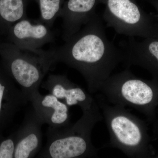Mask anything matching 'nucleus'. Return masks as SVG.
<instances>
[{
  "instance_id": "9",
  "label": "nucleus",
  "mask_w": 158,
  "mask_h": 158,
  "mask_svg": "<svg viewBox=\"0 0 158 158\" xmlns=\"http://www.w3.org/2000/svg\"><path fill=\"white\" fill-rule=\"evenodd\" d=\"M44 124L33 107L27 111L21 126L16 132L15 158H34L41 149Z\"/></svg>"
},
{
  "instance_id": "2",
  "label": "nucleus",
  "mask_w": 158,
  "mask_h": 158,
  "mask_svg": "<svg viewBox=\"0 0 158 158\" xmlns=\"http://www.w3.org/2000/svg\"><path fill=\"white\" fill-rule=\"evenodd\" d=\"M102 119L98 103L83 111L80 119L73 124L61 127H49L47 143L37 158H82L97 156L98 149L91 141V132L97 123Z\"/></svg>"
},
{
  "instance_id": "8",
  "label": "nucleus",
  "mask_w": 158,
  "mask_h": 158,
  "mask_svg": "<svg viewBox=\"0 0 158 158\" xmlns=\"http://www.w3.org/2000/svg\"><path fill=\"white\" fill-rule=\"evenodd\" d=\"M40 86L68 106H78L82 111L91 109L97 104L91 94L72 82L66 75L50 74Z\"/></svg>"
},
{
  "instance_id": "10",
  "label": "nucleus",
  "mask_w": 158,
  "mask_h": 158,
  "mask_svg": "<svg viewBox=\"0 0 158 158\" xmlns=\"http://www.w3.org/2000/svg\"><path fill=\"white\" fill-rule=\"evenodd\" d=\"M120 45L126 67L138 65L158 74V38H144L138 41L135 37H128Z\"/></svg>"
},
{
  "instance_id": "16",
  "label": "nucleus",
  "mask_w": 158,
  "mask_h": 158,
  "mask_svg": "<svg viewBox=\"0 0 158 158\" xmlns=\"http://www.w3.org/2000/svg\"><path fill=\"white\" fill-rule=\"evenodd\" d=\"M156 8L158 14H157V15H156V17L157 19L158 20V4L157 6H156Z\"/></svg>"
},
{
  "instance_id": "5",
  "label": "nucleus",
  "mask_w": 158,
  "mask_h": 158,
  "mask_svg": "<svg viewBox=\"0 0 158 158\" xmlns=\"http://www.w3.org/2000/svg\"><path fill=\"white\" fill-rule=\"evenodd\" d=\"M97 103L110 133V146L135 158L143 139L141 128L135 115L120 106H110L102 100Z\"/></svg>"
},
{
  "instance_id": "7",
  "label": "nucleus",
  "mask_w": 158,
  "mask_h": 158,
  "mask_svg": "<svg viewBox=\"0 0 158 158\" xmlns=\"http://www.w3.org/2000/svg\"><path fill=\"white\" fill-rule=\"evenodd\" d=\"M50 28L43 23L37 21L34 23L26 18L11 26L9 34L13 44L18 48L44 55L47 51L43 50L41 48L56 40Z\"/></svg>"
},
{
  "instance_id": "11",
  "label": "nucleus",
  "mask_w": 158,
  "mask_h": 158,
  "mask_svg": "<svg viewBox=\"0 0 158 158\" xmlns=\"http://www.w3.org/2000/svg\"><path fill=\"white\" fill-rule=\"evenodd\" d=\"M96 0H69L59 17L62 19V38L67 41L87 24L95 14Z\"/></svg>"
},
{
  "instance_id": "4",
  "label": "nucleus",
  "mask_w": 158,
  "mask_h": 158,
  "mask_svg": "<svg viewBox=\"0 0 158 158\" xmlns=\"http://www.w3.org/2000/svg\"><path fill=\"white\" fill-rule=\"evenodd\" d=\"M103 20L117 34L128 37L158 38V20L131 0H107Z\"/></svg>"
},
{
  "instance_id": "1",
  "label": "nucleus",
  "mask_w": 158,
  "mask_h": 158,
  "mask_svg": "<svg viewBox=\"0 0 158 158\" xmlns=\"http://www.w3.org/2000/svg\"><path fill=\"white\" fill-rule=\"evenodd\" d=\"M53 65L62 63L78 71L91 94L123 61V53L108 38L103 19L95 13L89 22L58 48L51 50Z\"/></svg>"
},
{
  "instance_id": "13",
  "label": "nucleus",
  "mask_w": 158,
  "mask_h": 158,
  "mask_svg": "<svg viewBox=\"0 0 158 158\" xmlns=\"http://www.w3.org/2000/svg\"><path fill=\"white\" fill-rule=\"evenodd\" d=\"M26 0H0V21L8 28L26 18Z\"/></svg>"
},
{
  "instance_id": "6",
  "label": "nucleus",
  "mask_w": 158,
  "mask_h": 158,
  "mask_svg": "<svg viewBox=\"0 0 158 158\" xmlns=\"http://www.w3.org/2000/svg\"><path fill=\"white\" fill-rule=\"evenodd\" d=\"M129 68L111 75L98 91L113 105L138 109L152 102L153 91L147 82L135 76Z\"/></svg>"
},
{
  "instance_id": "15",
  "label": "nucleus",
  "mask_w": 158,
  "mask_h": 158,
  "mask_svg": "<svg viewBox=\"0 0 158 158\" xmlns=\"http://www.w3.org/2000/svg\"><path fill=\"white\" fill-rule=\"evenodd\" d=\"M16 143V133L2 141L0 143V158H14Z\"/></svg>"
},
{
  "instance_id": "14",
  "label": "nucleus",
  "mask_w": 158,
  "mask_h": 158,
  "mask_svg": "<svg viewBox=\"0 0 158 158\" xmlns=\"http://www.w3.org/2000/svg\"><path fill=\"white\" fill-rule=\"evenodd\" d=\"M40 10L39 22L43 23L50 28L54 23L62 9V0H37Z\"/></svg>"
},
{
  "instance_id": "3",
  "label": "nucleus",
  "mask_w": 158,
  "mask_h": 158,
  "mask_svg": "<svg viewBox=\"0 0 158 158\" xmlns=\"http://www.w3.org/2000/svg\"><path fill=\"white\" fill-rule=\"evenodd\" d=\"M0 50L11 76L28 101H30L32 96L39 91L44 78L53 66L51 51L39 55L21 49L13 44L1 45Z\"/></svg>"
},
{
  "instance_id": "12",
  "label": "nucleus",
  "mask_w": 158,
  "mask_h": 158,
  "mask_svg": "<svg viewBox=\"0 0 158 158\" xmlns=\"http://www.w3.org/2000/svg\"><path fill=\"white\" fill-rule=\"evenodd\" d=\"M30 102L44 123L50 127H61L70 124L68 106L51 94L42 95L38 91Z\"/></svg>"
}]
</instances>
